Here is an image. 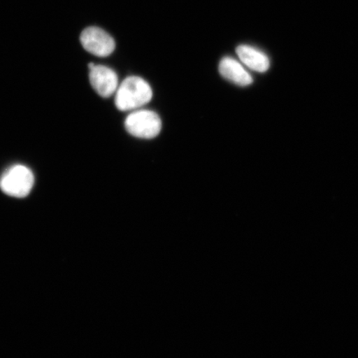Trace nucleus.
<instances>
[{"label":"nucleus","instance_id":"7ed1b4c3","mask_svg":"<svg viewBox=\"0 0 358 358\" xmlns=\"http://www.w3.org/2000/svg\"><path fill=\"white\" fill-rule=\"evenodd\" d=\"M124 125L131 136L145 140L158 136L162 128L159 116L147 110L132 112L125 120Z\"/></svg>","mask_w":358,"mask_h":358},{"label":"nucleus","instance_id":"39448f33","mask_svg":"<svg viewBox=\"0 0 358 358\" xmlns=\"http://www.w3.org/2000/svg\"><path fill=\"white\" fill-rule=\"evenodd\" d=\"M89 78L92 87L99 95L108 98L119 87L117 75L109 67L89 64Z\"/></svg>","mask_w":358,"mask_h":358},{"label":"nucleus","instance_id":"0eeeda50","mask_svg":"<svg viewBox=\"0 0 358 358\" xmlns=\"http://www.w3.org/2000/svg\"><path fill=\"white\" fill-rule=\"evenodd\" d=\"M237 56L243 64L257 73H266L270 67V60L268 57L257 48L241 45L236 48Z\"/></svg>","mask_w":358,"mask_h":358},{"label":"nucleus","instance_id":"20e7f679","mask_svg":"<svg viewBox=\"0 0 358 358\" xmlns=\"http://www.w3.org/2000/svg\"><path fill=\"white\" fill-rule=\"evenodd\" d=\"M80 40L88 52L97 57H108L115 48L113 38L97 27H89L84 29L80 34Z\"/></svg>","mask_w":358,"mask_h":358},{"label":"nucleus","instance_id":"423d86ee","mask_svg":"<svg viewBox=\"0 0 358 358\" xmlns=\"http://www.w3.org/2000/svg\"><path fill=\"white\" fill-rule=\"evenodd\" d=\"M219 73L222 77L241 87L249 86L253 83L252 76L243 64L234 58L226 57L219 64Z\"/></svg>","mask_w":358,"mask_h":358},{"label":"nucleus","instance_id":"f257e3e1","mask_svg":"<svg viewBox=\"0 0 358 358\" xmlns=\"http://www.w3.org/2000/svg\"><path fill=\"white\" fill-rule=\"evenodd\" d=\"M115 92V106L122 111L141 108L153 96L149 83L138 77L125 78Z\"/></svg>","mask_w":358,"mask_h":358},{"label":"nucleus","instance_id":"f03ea898","mask_svg":"<svg viewBox=\"0 0 358 358\" xmlns=\"http://www.w3.org/2000/svg\"><path fill=\"white\" fill-rule=\"evenodd\" d=\"M34 185L33 172L24 165H15L8 169L0 178V189L4 194L22 199L28 196Z\"/></svg>","mask_w":358,"mask_h":358}]
</instances>
